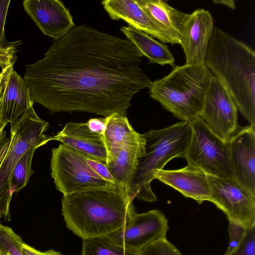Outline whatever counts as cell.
Here are the masks:
<instances>
[{
    "label": "cell",
    "mask_w": 255,
    "mask_h": 255,
    "mask_svg": "<svg viewBox=\"0 0 255 255\" xmlns=\"http://www.w3.org/2000/svg\"><path fill=\"white\" fill-rule=\"evenodd\" d=\"M155 179L199 204L209 201L211 188L208 175L191 164L188 163L185 167L178 169H162L156 173Z\"/></svg>",
    "instance_id": "cell-15"
},
{
    "label": "cell",
    "mask_w": 255,
    "mask_h": 255,
    "mask_svg": "<svg viewBox=\"0 0 255 255\" xmlns=\"http://www.w3.org/2000/svg\"><path fill=\"white\" fill-rule=\"evenodd\" d=\"M106 118L90 119L86 124L93 132L103 135L106 128Z\"/></svg>",
    "instance_id": "cell-32"
},
{
    "label": "cell",
    "mask_w": 255,
    "mask_h": 255,
    "mask_svg": "<svg viewBox=\"0 0 255 255\" xmlns=\"http://www.w3.org/2000/svg\"><path fill=\"white\" fill-rule=\"evenodd\" d=\"M142 56L127 38L81 24L28 65L23 79L33 104L52 113L126 116L133 96L152 82L139 67Z\"/></svg>",
    "instance_id": "cell-1"
},
{
    "label": "cell",
    "mask_w": 255,
    "mask_h": 255,
    "mask_svg": "<svg viewBox=\"0 0 255 255\" xmlns=\"http://www.w3.org/2000/svg\"><path fill=\"white\" fill-rule=\"evenodd\" d=\"M52 140L60 141L89 158L105 163L107 161L103 135L91 131L86 123H67L60 132L51 136Z\"/></svg>",
    "instance_id": "cell-16"
},
{
    "label": "cell",
    "mask_w": 255,
    "mask_h": 255,
    "mask_svg": "<svg viewBox=\"0 0 255 255\" xmlns=\"http://www.w3.org/2000/svg\"><path fill=\"white\" fill-rule=\"evenodd\" d=\"M213 2L216 4L225 5L232 9L236 8L235 1L234 0H213Z\"/></svg>",
    "instance_id": "cell-36"
},
{
    "label": "cell",
    "mask_w": 255,
    "mask_h": 255,
    "mask_svg": "<svg viewBox=\"0 0 255 255\" xmlns=\"http://www.w3.org/2000/svg\"><path fill=\"white\" fill-rule=\"evenodd\" d=\"M229 255H255V226L247 228L243 240Z\"/></svg>",
    "instance_id": "cell-27"
},
{
    "label": "cell",
    "mask_w": 255,
    "mask_h": 255,
    "mask_svg": "<svg viewBox=\"0 0 255 255\" xmlns=\"http://www.w3.org/2000/svg\"><path fill=\"white\" fill-rule=\"evenodd\" d=\"M205 64L230 93L250 126L255 127V52L249 45L215 27Z\"/></svg>",
    "instance_id": "cell-3"
},
{
    "label": "cell",
    "mask_w": 255,
    "mask_h": 255,
    "mask_svg": "<svg viewBox=\"0 0 255 255\" xmlns=\"http://www.w3.org/2000/svg\"><path fill=\"white\" fill-rule=\"evenodd\" d=\"M20 44V41H16L5 47L0 46V67L2 70L13 66L16 60V47Z\"/></svg>",
    "instance_id": "cell-29"
},
{
    "label": "cell",
    "mask_w": 255,
    "mask_h": 255,
    "mask_svg": "<svg viewBox=\"0 0 255 255\" xmlns=\"http://www.w3.org/2000/svg\"><path fill=\"white\" fill-rule=\"evenodd\" d=\"M247 229V228L239 224L229 222V242L227 249L224 255H229L238 247L243 240Z\"/></svg>",
    "instance_id": "cell-28"
},
{
    "label": "cell",
    "mask_w": 255,
    "mask_h": 255,
    "mask_svg": "<svg viewBox=\"0 0 255 255\" xmlns=\"http://www.w3.org/2000/svg\"><path fill=\"white\" fill-rule=\"evenodd\" d=\"M2 91H0V97L1 95V94H2Z\"/></svg>",
    "instance_id": "cell-40"
},
{
    "label": "cell",
    "mask_w": 255,
    "mask_h": 255,
    "mask_svg": "<svg viewBox=\"0 0 255 255\" xmlns=\"http://www.w3.org/2000/svg\"><path fill=\"white\" fill-rule=\"evenodd\" d=\"M1 100L4 118L10 123L14 122L34 104L27 84L13 69L8 77Z\"/></svg>",
    "instance_id": "cell-19"
},
{
    "label": "cell",
    "mask_w": 255,
    "mask_h": 255,
    "mask_svg": "<svg viewBox=\"0 0 255 255\" xmlns=\"http://www.w3.org/2000/svg\"><path fill=\"white\" fill-rule=\"evenodd\" d=\"M214 28L213 19L208 10L197 9L188 14L180 38V45L185 56V64H205Z\"/></svg>",
    "instance_id": "cell-12"
},
{
    "label": "cell",
    "mask_w": 255,
    "mask_h": 255,
    "mask_svg": "<svg viewBox=\"0 0 255 255\" xmlns=\"http://www.w3.org/2000/svg\"><path fill=\"white\" fill-rule=\"evenodd\" d=\"M228 142L234 178L248 191L255 194V127L244 128Z\"/></svg>",
    "instance_id": "cell-14"
},
{
    "label": "cell",
    "mask_w": 255,
    "mask_h": 255,
    "mask_svg": "<svg viewBox=\"0 0 255 255\" xmlns=\"http://www.w3.org/2000/svg\"><path fill=\"white\" fill-rule=\"evenodd\" d=\"M106 119V128L103 134L107 153L105 163L116 157L124 143L141 134L133 129L126 116L115 113Z\"/></svg>",
    "instance_id": "cell-21"
},
{
    "label": "cell",
    "mask_w": 255,
    "mask_h": 255,
    "mask_svg": "<svg viewBox=\"0 0 255 255\" xmlns=\"http://www.w3.org/2000/svg\"><path fill=\"white\" fill-rule=\"evenodd\" d=\"M10 143V138L7 137L5 131L0 134V163L4 157Z\"/></svg>",
    "instance_id": "cell-33"
},
{
    "label": "cell",
    "mask_w": 255,
    "mask_h": 255,
    "mask_svg": "<svg viewBox=\"0 0 255 255\" xmlns=\"http://www.w3.org/2000/svg\"><path fill=\"white\" fill-rule=\"evenodd\" d=\"M208 178L209 201L225 213L229 221L246 228L255 226V194L248 191L234 178L210 175Z\"/></svg>",
    "instance_id": "cell-9"
},
{
    "label": "cell",
    "mask_w": 255,
    "mask_h": 255,
    "mask_svg": "<svg viewBox=\"0 0 255 255\" xmlns=\"http://www.w3.org/2000/svg\"><path fill=\"white\" fill-rule=\"evenodd\" d=\"M25 11L40 30L54 40L67 34L75 24L68 8L59 0H25Z\"/></svg>",
    "instance_id": "cell-13"
},
{
    "label": "cell",
    "mask_w": 255,
    "mask_h": 255,
    "mask_svg": "<svg viewBox=\"0 0 255 255\" xmlns=\"http://www.w3.org/2000/svg\"><path fill=\"white\" fill-rule=\"evenodd\" d=\"M212 74L205 64L174 66L163 78L151 82L150 96L183 121L199 116Z\"/></svg>",
    "instance_id": "cell-5"
},
{
    "label": "cell",
    "mask_w": 255,
    "mask_h": 255,
    "mask_svg": "<svg viewBox=\"0 0 255 255\" xmlns=\"http://www.w3.org/2000/svg\"><path fill=\"white\" fill-rule=\"evenodd\" d=\"M191 134L190 122L183 121L142 134L145 140L144 152L126 189L130 200L137 198L146 202L157 200L151 189V181L170 160L184 158Z\"/></svg>",
    "instance_id": "cell-4"
},
{
    "label": "cell",
    "mask_w": 255,
    "mask_h": 255,
    "mask_svg": "<svg viewBox=\"0 0 255 255\" xmlns=\"http://www.w3.org/2000/svg\"><path fill=\"white\" fill-rule=\"evenodd\" d=\"M21 250L23 255H43L42 252L33 248L24 243L22 244Z\"/></svg>",
    "instance_id": "cell-35"
},
{
    "label": "cell",
    "mask_w": 255,
    "mask_h": 255,
    "mask_svg": "<svg viewBox=\"0 0 255 255\" xmlns=\"http://www.w3.org/2000/svg\"><path fill=\"white\" fill-rule=\"evenodd\" d=\"M102 4L112 19L124 20L133 27L168 43L161 31L136 0H104Z\"/></svg>",
    "instance_id": "cell-18"
},
{
    "label": "cell",
    "mask_w": 255,
    "mask_h": 255,
    "mask_svg": "<svg viewBox=\"0 0 255 255\" xmlns=\"http://www.w3.org/2000/svg\"><path fill=\"white\" fill-rule=\"evenodd\" d=\"M43 255H63L60 252L55 251L53 250H50L47 251L42 252Z\"/></svg>",
    "instance_id": "cell-38"
},
{
    "label": "cell",
    "mask_w": 255,
    "mask_h": 255,
    "mask_svg": "<svg viewBox=\"0 0 255 255\" xmlns=\"http://www.w3.org/2000/svg\"><path fill=\"white\" fill-rule=\"evenodd\" d=\"M238 111L228 89L213 75L204 96L199 117L215 134L229 141L238 127Z\"/></svg>",
    "instance_id": "cell-10"
},
{
    "label": "cell",
    "mask_w": 255,
    "mask_h": 255,
    "mask_svg": "<svg viewBox=\"0 0 255 255\" xmlns=\"http://www.w3.org/2000/svg\"><path fill=\"white\" fill-rule=\"evenodd\" d=\"M20 237L10 228L0 224V250L6 255H23Z\"/></svg>",
    "instance_id": "cell-25"
},
{
    "label": "cell",
    "mask_w": 255,
    "mask_h": 255,
    "mask_svg": "<svg viewBox=\"0 0 255 255\" xmlns=\"http://www.w3.org/2000/svg\"><path fill=\"white\" fill-rule=\"evenodd\" d=\"M139 255H183L166 239L153 242L142 249Z\"/></svg>",
    "instance_id": "cell-26"
},
{
    "label": "cell",
    "mask_w": 255,
    "mask_h": 255,
    "mask_svg": "<svg viewBox=\"0 0 255 255\" xmlns=\"http://www.w3.org/2000/svg\"><path fill=\"white\" fill-rule=\"evenodd\" d=\"M13 66H11L4 70H1L0 73V92L4 89L8 77L10 72L13 69Z\"/></svg>",
    "instance_id": "cell-34"
},
{
    "label": "cell",
    "mask_w": 255,
    "mask_h": 255,
    "mask_svg": "<svg viewBox=\"0 0 255 255\" xmlns=\"http://www.w3.org/2000/svg\"><path fill=\"white\" fill-rule=\"evenodd\" d=\"M0 255H6L5 253L0 250Z\"/></svg>",
    "instance_id": "cell-39"
},
{
    "label": "cell",
    "mask_w": 255,
    "mask_h": 255,
    "mask_svg": "<svg viewBox=\"0 0 255 255\" xmlns=\"http://www.w3.org/2000/svg\"><path fill=\"white\" fill-rule=\"evenodd\" d=\"M190 122L192 134L184 156L188 163L213 176L234 178L228 141L215 134L199 116Z\"/></svg>",
    "instance_id": "cell-8"
},
{
    "label": "cell",
    "mask_w": 255,
    "mask_h": 255,
    "mask_svg": "<svg viewBox=\"0 0 255 255\" xmlns=\"http://www.w3.org/2000/svg\"><path fill=\"white\" fill-rule=\"evenodd\" d=\"M10 0H0V46L9 45L12 42L6 40L4 35V25Z\"/></svg>",
    "instance_id": "cell-31"
},
{
    "label": "cell",
    "mask_w": 255,
    "mask_h": 255,
    "mask_svg": "<svg viewBox=\"0 0 255 255\" xmlns=\"http://www.w3.org/2000/svg\"><path fill=\"white\" fill-rule=\"evenodd\" d=\"M48 122L40 119L33 107L10 123V143L0 163V217L9 220V204L13 193L11 180L13 168L22 156L30 149L44 145L51 136L44 133Z\"/></svg>",
    "instance_id": "cell-6"
},
{
    "label": "cell",
    "mask_w": 255,
    "mask_h": 255,
    "mask_svg": "<svg viewBox=\"0 0 255 255\" xmlns=\"http://www.w3.org/2000/svg\"><path fill=\"white\" fill-rule=\"evenodd\" d=\"M142 134L124 143L115 158L105 163L117 184L126 189L144 149Z\"/></svg>",
    "instance_id": "cell-20"
},
{
    "label": "cell",
    "mask_w": 255,
    "mask_h": 255,
    "mask_svg": "<svg viewBox=\"0 0 255 255\" xmlns=\"http://www.w3.org/2000/svg\"><path fill=\"white\" fill-rule=\"evenodd\" d=\"M168 220L158 210L135 213L121 229L108 235L116 243L133 251L139 252L147 245L166 239Z\"/></svg>",
    "instance_id": "cell-11"
},
{
    "label": "cell",
    "mask_w": 255,
    "mask_h": 255,
    "mask_svg": "<svg viewBox=\"0 0 255 255\" xmlns=\"http://www.w3.org/2000/svg\"><path fill=\"white\" fill-rule=\"evenodd\" d=\"M1 96L0 97V134L3 131V129L5 126L7 124V122L5 120L1 109Z\"/></svg>",
    "instance_id": "cell-37"
},
{
    "label": "cell",
    "mask_w": 255,
    "mask_h": 255,
    "mask_svg": "<svg viewBox=\"0 0 255 255\" xmlns=\"http://www.w3.org/2000/svg\"><path fill=\"white\" fill-rule=\"evenodd\" d=\"M61 205L66 227L82 240L114 233L136 213L126 189L120 187L63 195Z\"/></svg>",
    "instance_id": "cell-2"
},
{
    "label": "cell",
    "mask_w": 255,
    "mask_h": 255,
    "mask_svg": "<svg viewBox=\"0 0 255 255\" xmlns=\"http://www.w3.org/2000/svg\"><path fill=\"white\" fill-rule=\"evenodd\" d=\"M81 255H139L116 243L108 236L83 240Z\"/></svg>",
    "instance_id": "cell-23"
},
{
    "label": "cell",
    "mask_w": 255,
    "mask_h": 255,
    "mask_svg": "<svg viewBox=\"0 0 255 255\" xmlns=\"http://www.w3.org/2000/svg\"><path fill=\"white\" fill-rule=\"evenodd\" d=\"M86 159L90 167L100 177L116 186L121 187L117 184L105 163L88 157Z\"/></svg>",
    "instance_id": "cell-30"
},
{
    "label": "cell",
    "mask_w": 255,
    "mask_h": 255,
    "mask_svg": "<svg viewBox=\"0 0 255 255\" xmlns=\"http://www.w3.org/2000/svg\"><path fill=\"white\" fill-rule=\"evenodd\" d=\"M36 149H30L25 152L15 165L11 176V188L12 193L17 192L28 183L34 171L31 169L33 156Z\"/></svg>",
    "instance_id": "cell-24"
},
{
    "label": "cell",
    "mask_w": 255,
    "mask_h": 255,
    "mask_svg": "<svg viewBox=\"0 0 255 255\" xmlns=\"http://www.w3.org/2000/svg\"><path fill=\"white\" fill-rule=\"evenodd\" d=\"M137 3L158 27L168 43L180 45L184 23L188 15L162 0H136Z\"/></svg>",
    "instance_id": "cell-17"
},
{
    "label": "cell",
    "mask_w": 255,
    "mask_h": 255,
    "mask_svg": "<svg viewBox=\"0 0 255 255\" xmlns=\"http://www.w3.org/2000/svg\"><path fill=\"white\" fill-rule=\"evenodd\" d=\"M86 157L63 144L52 149L51 175L63 195L119 187L97 174L87 163Z\"/></svg>",
    "instance_id": "cell-7"
},
{
    "label": "cell",
    "mask_w": 255,
    "mask_h": 255,
    "mask_svg": "<svg viewBox=\"0 0 255 255\" xmlns=\"http://www.w3.org/2000/svg\"><path fill=\"white\" fill-rule=\"evenodd\" d=\"M120 30L142 55L149 59L150 64L174 66V58L167 45L130 25L122 26Z\"/></svg>",
    "instance_id": "cell-22"
}]
</instances>
